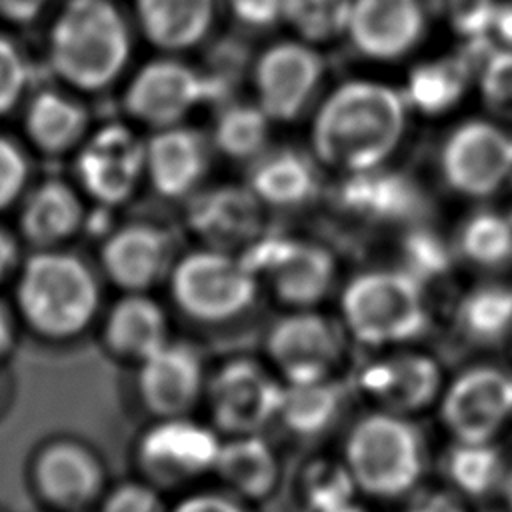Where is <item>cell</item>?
I'll use <instances>...</instances> for the list:
<instances>
[{
  "label": "cell",
  "mask_w": 512,
  "mask_h": 512,
  "mask_svg": "<svg viewBox=\"0 0 512 512\" xmlns=\"http://www.w3.org/2000/svg\"><path fill=\"white\" fill-rule=\"evenodd\" d=\"M408 116L402 88L376 78L344 80L314 108L310 152L342 176L382 168L400 148Z\"/></svg>",
  "instance_id": "1"
},
{
  "label": "cell",
  "mask_w": 512,
  "mask_h": 512,
  "mask_svg": "<svg viewBox=\"0 0 512 512\" xmlns=\"http://www.w3.org/2000/svg\"><path fill=\"white\" fill-rule=\"evenodd\" d=\"M338 454L362 500L400 504L426 484L430 450L416 418L366 408L342 430Z\"/></svg>",
  "instance_id": "2"
},
{
  "label": "cell",
  "mask_w": 512,
  "mask_h": 512,
  "mask_svg": "<svg viewBox=\"0 0 512 512\" xmlns=\"http://www.w3.org/2000/svg\"><path fill=\"white\" fill-rule=\"evenodd\" d=\"M336 316L364 352L422 344L434 326L430 292L398 266L352 274L338 290Z\"/></svg>",
  "instance_id": "3"
},
{
  "label": "cell",
  "mask_w": 512,
  "mask_h": 512,
  "mask_svg": "<svg viewBox=\"0 0 512 512\" xmlns=\"http://www.w3.org/2000/svg\"><path fill=\"white\" fill-rule=\"evenodd\" d=\"M100 282L80 256L38 250L20 268L16 312L40 340L64 344L84 336L100 314Z\"/></svg>",
  "instance_id": "4"
},
{
  "label": "cell",
  "mask_w": 512,
  "mask_h": 512,
  "mask_svg": "<svg viewBox=\"0 0 512 512\" xmlns=\"http://www.w3.org/2000/svg\"><path fill=\"white\" fill-rule=\"evenodd\" d=\"M130 54V32L112 0H68L50 32V64L68 84L110 86Z\"/></svg>",
  "instance_id": "5"
},
{
  "label": "cell",
  "mask_w": 512,
  "mask_h": 512,
  "mask_svg": "<svg viewBox=\"0 0 512 512\" xmlns=\"http://www.w3.org/2000/svg\"><path fill=\"white\" fill-rule=\"evenodd\" d=\"M168 286L178 312L200 326H226L244 318L262 288L238 252L210 246L176 260Z\"/></svg>",
  "instance_id": "6"
},
{
  "label": "cell",
  "mask_w": 512,
  "mask_h": 512,
  "mask_svg": "<svg viewBox=\"0 0 512 512\" xmlns=\"http://www.w3.org/2000/svg\"><path fill=\"white\" fill-rule=\"evenodd\" d=\"M348 378L366 408L418 418L434 412L448 372L432 350L408 344L366 352Z\"/></svg>",
  "instance_id": "7"
},
{
  "label": "cell",
  "mask_w": 512,
  "mask_h": 512,
  "mask_svg": "<svg viewBox=\"0 0 512 512\" xmlns=\"http://www.w3.org/2000/svg\"><path fill=\"white\" fill-rule=\"evenodd\" d=\"M352 342L338 316L320 308L284 310L262 336L260 356L284 384L344 376Z\"/></svg>",
  "instance_id": "8"
},
{
  "label": "cell",
  "mask_w": 512,
  "mask_h": 512,
  "mask_svg": "<svg viewBox=\"0 0 512 512\" xmlns=\"http://www.w3.org/2000/svg\"><path fill=\"white\" fill-rule=\"evenodd\" d=\"M284 382L258 354H232L212 364L202 406L222 436L258 434L276 426Z\"/></svg>",
  "instance_id": "9"
},
{
  "label": "cell",
  "mask_w": 512,
  "mask_h": 512,
  "mask_svg": "<svg viewBox=\"0 0 512 512\" xmlns=\"http://www.w3.org/2000/svg\"><path fill=\"white\" fill-rule=\"evenodd\" d=\"M284 310L320 308L338 284V260L322 244L264 232L238 252Z\"/></svg>",
  "instance_id": "10"
},
{
  "label": "cell",
  "mask_w": 512,
  "mask_h": 512,
  "mask_svg": "<svg viewBox=\"0 0 512 512\" xmlns=\"http://www.w3.org/2000/svg\"><path fill=\"white\" fill-rule=\"evenodd\" d=\"M448 440L500 442L512 432V370L478 360L448 374L434 408Z\"/></svg>",
  "instance_id": "11"
},
{
  "label": "cell",
  "mask_w": 512,
  "mask_h": 512,
  "mask_svg": "<svg viewBox=\"0 0 512 512\" xmlns=\"http://www.w3.org/2000/svg\"><path fill=\"white\" fill-rule=\"evenodd\" d=\"M222 434L194 414L152 418L134 442L138 476L164 492L212 478Z\"/></svg>",
  "instance_id": "12"
},
{
  "label": "cell",
  "mask_w": 512,
  "mask_h": 512,
  "mask_svg": "<svg viewBox=\"0 0 512 512\" xmlns=\"http://www.w3.org/2000/svg\"><path fill=\"white\" fill-rule=\"evenodd\" d=\"M102 456L76 436L40 442L28 460V484L50 512H90L108 488Z\"/></svg>",
  "instance_id": "13"
},
{
  "label": "cell",
  "mask_w": 512,
  "mask_h": 512,
  "mask_svg": "<svg viewBox=\"0 0 512 512\" xmlns=\"http://www.w3.org/2000/svg\"><path fill=\"white\" fill-rule=\"evenodd\" d=\"M438 168L454 194L490 198L502 192L512 174V134L488 118L462 120L442 140Z\"/></svg>",
  "instance_id": "14"
},
{
  "label": "cell",
  "mask_w": 512,
  "mask_h": 512,
  "mask_svg": "<svg viewBox=\"0 0 512 512\" xmlns=\"http://www.w3.org/2000/svg\"><path fill=\"white\" fill-rule=\"evenodd\" d=\"M324 74L326 64L318 46L300 38L276 40L254 60V102L274 124L294 122L312 104Z\"/></svg>",
  "instance_id": "15"
},
{
  "label": "cell",
  "mask_w": 512,
  "mask_h": 512,
  "mask_svg": "<svg viewBox=\"0 0 512 512\" xmlns=\"http://www.w3.org/2000/svg\"><path fill=\"white\" fill-rule=\"evenodd\" d=\"M206 364L198 346L170 338L134 366V392L150 418L184 416L202 406Z\"/></svg>",
  "instance_id": "16"
},
{
  "label": "cell",
  "mask_w": 512,
  "mask_h": 512,
  "mask_svg": "<svg viewBox=\"0 0 512 512\" xmlns=\"http://www.w3.org/2000/svg\"><path fill=\"white\" fill-rule=\"evenodd\" d=\"M426 26V0H352L344 38L366 60L396 62L418 48Z\"/></svg>",
  "instance_id": "17"
},
{
  "label": "cell",
  "mask_w": 512,
  "mask_h": 512,
  "mask_svg": "<svg viewBox=\"0 0 512 512\" xmlns=\"http://www.w3.org/2000/svg\"><path fill=\"white\" fill-rule=\"evenodd\" d=\"M208 100L204 74L174 58L142 66L124 94L126 112L150 126H176L196 104Z\"/></svg>",
  "instance_id": "18"
},
{
  "label": "cell",
  "mask_w": 512,
  "mask_h": 512,
  "mask_svg": "<svg viewBox=\"0 0 512 512\" xmlns=\"http://www.w3.org/2000/svg\"><path fill=\"white\" fill-rule=\"evenodd\" d=\"M76 170L82 186L102 204H120L136 188L146 170V144L126 126L100 128L82 148Z\"/></svg>",
  "instance_id": "19"
},
{
  "label": "cell",
  "mask_w": 512,
  "mask_h": 512,
  "mask_svg": "<svg viewBox=\"0 0 512 512\" xmlns=\"http://www.w3.org/2000/svg\"><path fill=\"white\" fill-rule=\"evenodd\" d=\"M212 478L216 486L256 508L284 488L286 468L278 444L266 432L222 436Z\"/></svg>",
  "instance_id": "20"
},
{
  "label": "cell",
  "mask_w": 512,
  "mask_h": 512,
  "mask_svg": "<svg viewBox=\"0 0 512 512\" xmlns=\"http://www.w3.org/2000/svg\"><path fill=\"white\" fill-rule=\"evenodd\" d=\"M104 274L124 292H146L174 266L172 236L150 222L118 228L100 250Z\"/></svg>",
  "instance_id": "21"
},
{
  "label": "cell",
  "mask_w": 512,
  "mask_h": 512,
  "mask_svg": "<svg viewBox=\"0 0 512 512\" xmlns=\"http://www.w3.org/2000/svg\"><path fill=\"white\" fill-rule=\"evenodd\" d=\"M188 220L210 248L244 250L264 234V204L248 186L224 184L196 194Z\"/></svg>",
  "instance_id": "22"
},
{
  "label": "cell",
  "mask_w": 512,
  "mask_h": 512,
  "mask_svg": "<svg viewBox=\"0 0 512 512\" xmlns=\"http://www.w3.org/2000/svg\"><path fill=\"white\" fill-rule=\"evenodd\" d=\"M452 338L464 348L490 352L512 342V282L484 278L464 288L450 306Z\"/></svg>",
  "instance_id": "23"
},
{
  "label": "cell",
  "mask_w": 512,
  "mask_h": 512,
  "mask_svg": "<svg viewBox=\"0 0 512 512\" xmlns=\"http://www.w3.org/2000/svg\"><path fill=\"white\" fill-rule=\"evenodd\" d=\"M212 140L188 126L160 128L146 144V172L154 190L168 200L190 196L206 178Z\"/></svg>",
  "instance_id": "24"
},
{
  "label": "cell",
  "mask_w": 512,
  "mask_h": 512,
  "mask_svg": "<svg viewBox=\"0 0 512 512\" xmlns=\"http://www.w3.org/2000/svg\"><path fill=\"white\" fill-rule=\"evenodd\" d=\"M352 398L356 396L348 374L284 384L274 428L298 444H316L340 426Z\"/></svg>",
  "instance_id": "25"
},
{
  "label": "cell",
  "mask_w": 512,
  "mask_h": 512,
  "mask_svg": "<svg viewBox=\"0 0 512 512\" xmlns=\"http://www.w3.org/2000/svg\"><path fill=\"white\" fill-rule=\"evenodd\" d=\"M170 338V322L164 308L146 292H126L100 320V342L104 350L112 358L132 366Z\"/></svg>",
  "instance_id": "26"
},
{
  "label": "cell",
  "mask_w": 512,
  "mask_h": 512,
  "mask_svg": "<svg viewBox=\"0 0 512 512\" xmlns=\"http://www.w3.org/2000/svg\"><path fill=\"white\" fill-rule=\"evenodd\" d=\"M320 164L312 152L296 148L266 150L250 162L248 188L264 208L296 210L310 204L322 186Z\"/></svg>",
  "instance_id": "27"
},
{
  "label": "cell",
  "mask_w": 512,
  "mask_h": 512,
  "mask_svg": "<svg viewBox=\"0 0 512 512\" xmlns=\"http://www.w3.org/2000/svg\"><path fill=\"white\" fill-rule=\"evenodd\" d=\"M338 204L354 220L370 224H400L416 214L420 208V196L406 176L382 166L342 176Z\"/></svg>",
  "instance_id": "28"
},
{
  "label": "cell",
  "mask_w": 512,
  "mask_h": 512,
  "mask_svg": "<svg viewBox=\"0 0 512 512\" xmlns=\"http://www.w3.org/2000/svg\"><path fill=\"white\" fill-rule=\"evenodd\" d=\"M508 458L502 442L446 440L436 458L438 482L472 504L498 500Z\"/></svg>",
  "instance_id": "29"
},
{
  "label": "cell",
  "mask_w": 512,
  "mask_h": 512,
  "mask_svg": "<svg viewBox=\"0 0 512 512\" xmlns=\"http://www.w3.org/2000/svg\"><path fill=\"white\" fill-rule=\"evenodd\" d=\"M286 476L290 512H336L362 500L338 450H314Z\"/></svg>",
  "instance_id": "30"
},
{
  "label": "cell",
  "mask_w": 512,
  "mask_h": 512,
  "mask_svg": "<svg viewBox=\"0 0 512 512\" xmlns=\"http://www.w3.org/2000/svg\"><path fill=\"white\" fill-rule=\"evenodd\" d=\"M468 58L470 54H448L418 62L402 86L410 110L424 116H442L454 110L478 74V66Z\"/></svg>",
  "instance_id": "31"
},
{
  "label": "cell",
  "mask_w": 512,
  "mask_h": 512,
  "mask_svg": "<svg viewBox=\"0 0 512 512\" xmlns=\"http://www.w3.org/2000/svg\"><path fill=\"white\" fill-rule=\"evenodd\" d=\"M144 36L162 50L200 44L216 18V0H136Z\"/></svg>",
  "instance_id": "32"
},
{
  "label": "cell",
  "mask_w": 512,
  "mask_h": 512,
  "mask_svg": "<svg viewBox=\"0 0 512 512\" xmlns=\"http://www.w3.org/2000/svg\"><path fill=\"white\" fill-rule=\"evenodd\" d=\"M84 220L76 192L60 182L46 180L26 198L20 212V232L28 244L48 250L74 236Z\"/></svg>",
  "instance_id": "33"
},
{
  "label": "cell",
  "mask_w": 512,
  "mask_h": 512,
  "mask_svg": "<svg viewBox=\"0 0 512 512\" xmlns=\"http://www.w3.org/2000/svg\"><path fill=\"white\" fill-rule=\"evenodd\" d=\"M86 126L84 106L56 90H40L26 108V132L46 154H62L76 146Z\"/></svg>",
  "instance_id": "34"
},
{
  "label": "cell",
  "mask_w": 512,
  "mask_h": 512,
  "mask_svg": "<svg viewBox=\"0 0 512 512\" xmlns=\"http://www.w3.org/2000/svg\"><path fill=\"white\" fill-rule=\"evenodd\" d=\"M458 260L496 276L512 266V222L502 210L470 214L452 240Z\"/></svg>",
  "instance_id": "35"
},
{
  "label": "cell",
  "mask_w": 512,
  "mask_h": 512,
  "mask_svg": "<svg viewBox=\"0 0 512 512\" xmlns=\"http://www.w3.org/2000/svg\"><path fill=\"white\" fill-rule=\"evenodd\" d=\"M272 124L256 102H228L216 118L210 140L224 156L236 162H254L268 150Z\"/></svg>",
  "instance_id": "36"
},
{
  "label": "cell",
  "mask_w": 512,
  "mask_h": 512,
  "mask_svg": "<svg viewBox=\"0 0 512 512\" xmlns=\"http://www.w3.org/2000/svg\"><path fill=\"white\" fill-rule=\"evenodd\" d=\"M352 0H286L284 24L312 46L346 36Z\"/></svg>",
  "instance_id": "37"
},
{
  "label": "cell",
  "mask_w": 512,
  "mask_h": 512,
  "mask_svg": "<svg viewBox=\"0 0 512 512\" xmlns=\"http://www.w3.org/2000/svg\"><path fill=\"white\" fill-rule=\"evenodd\" d=\"M456 260L454 244L444 242L430 230L416 228L402 238L398 268L408 272L430 292L434 284H440L452 274Z\"/></svg>",
  "instance_id": "38"
},
{
  "label": "cell",
  "mask_w": 512,
  "mask_h": 512,
  "mask_svg": "<svg viewBox=\"0 0 512 512\" xmlns=\"http://www.w3.org/2000/svg\"><path fill=\"white\" fill-rule=\"evenodd\" d=\"M476 88L486 110L512 124V50H492L480 64Z\"/></svg>",
  "instance_id": "39"
},
{
  "label": "cell",
  "mask_w": 512,
  "mask_h": 512,
  "mask_svg": "<svg viewBox=\"0 0 512 512\" xmlns=\"http://www.w3.org/2000/svg\"><path fill=\"white\" fill-rule=\"evenodd\" d=\"M498 2L500 0H426V6L448 30L472 42L484 40Z\"/></svg>",
  "instance_id": "40"
},
{
  "label": "cell",
  "mask_w": 512,
  "mask_h": 512,
  "mask_svg": "<svg viewBox=\"0 0 512 512\" xmlns=\"http://www.w3.org/2000/svg\"><path fill=\"white\" fill-rule=\"evenodd\" d=\"M164 490L142 476L108 484L94 512H168Z\"/></svg>",
  "instance_id": "41"
},
{
  "label": "cell",
  "mask_w": 512,
  "mask_h": 512,
  "mask_svg": "<svg viewBox=\"0 0 512 512\" xmlns=\"http://www.w3.org/2000/svg\"><path fill=\"white\" fill-rule=\"evenodd\" d=\"M28 84V64L20 48L0 34V114L14 108Z\"/></svg>",
  "instance_id": "42"
},
{
  "label": "cell",
  "mask_w": 512,
  "mask_h": 512,
  "mask_svg": "<svg viewBox=\"0 0 512 512\" xmlns=\"http://www.w3.org/2000/svg\"><path fill=\"white\" fill-rule=\"evenodd\" d=\"M168 512H254V506L238 500L220 486H200L184 490Z\"/></svg>",
  "instance_id": "43"
},
{
  "label": "cell",
  "mask_w": 512,
  "mask_h": 512,
  "mask_svg": "<svg viewBox=\"0 0 512 512\" xmlns=\"http://www.w3.org/2000/svg\"><path fill=\"white\" fill-rule=\"evenodd\" d=\"M398 512H476V504L444 484H424L400 502Z\"/></svg>",
  "instance_id": "44"
},
{
  "label": "cell",
  "mask_w": 512,
  "mask_h": 512,
  "mask_svg": "<svg viewBox=\"0 0 512 512\" xmlns=\"http://www.w3.org/2000/svg\"><path fill=\"white\" fill-rule=\"evenodd\" d=\"M28 180V160L22 148L0 136V210L8 208L22 192Z\"/></svg>",
  "instance_id": "45"
},
{
  "label": "cell",
  "mask_w": 512,
  "mask_h": 512,
  "mask_svg": "<svg viewBox=\"0 0 512 512\" xmlns=\"http://www.w3.org/2000/svg\"><path fill=\"white\" fill-rule=\"evenodd\" d=\"M228 10L244 28L264 30L284 20L286 0H226Z\"/></svg>",
  "instance_id": "46"
},
{
  "label": "cell",
  "mask_w": 512,
  "mask_h": 512,
  "mask_svg": "<svg viewBox=\"0 0 512 512\" xmlns=\"http://www.w3.org/2000/svg\"><path fill=\"white\" fill-rule=\"evenodd\" d=\"M484 42H490L492 50H512V0L498 2Z\"/></svg>",
  "instance_id": "47"
},
{
  "label": "cell",
  "mask_w": 512,
  "mask_h": 512,
  "mask_svg": "<svg viewBox=\"0 0 512 512\" xmlns=\"http://www.w3.org/2000/svg\"><path fill=\"white\" fill-rule=\"evenodd\" d=\"M48 0H0V16L12 22L34 20Z\"/></svg>",
  "instance_id": "48"
},
{
  "label": "cell",
  "mask_w": 512,
  "mask_h": 512,
  "mask_svg": "<svg viewBox=\"0 0 512 512\" xmlns=\"http://www.w3.org/2000/svg\"><path fill=\"white\" fill-rule=\"evenodd\" d=\"M16 346V318L0 300V366L10 358Z\"/></svg>",
  "instance_id": "49"
},
{
  "label": "cell",
  "mask_w": 512,
  "mask_h": 512,
  "mask_svg": "<svg viewBox=\"0 0 512 512\" xmlns=\"http://www.w3.org/2000/svg\"><path fill=\"white\" fill-rule=\"evenodd\" d=\"M18 266V246L16 240L0 228V282L6 280Z\"/></svg>",
  "instance_id": "50"
},
{
  "label": "cell",
  "mask_w": 512,
  "mask_h": 512,
  "mask_svg": "<svg viewBox=\"0 0 512 512\" xmlns=\"http://www.w3.org/2000/svg\"><path fill=\"white\" fill-rule=\"evenodd\" d=\"M504 512H512V456L508 458V466H506V474L500 486V494L496 500Z\"/></svg>",
  "instance_id": "51"
},
{
  "label": "cell",
  "mask_w": 512,
  "mask_h": 512,
  "mask_svg": "<svg viewBox=\"0 0 512 512\" xmlns=\"http://www.w3.org/2000/svg\"><path fill=\"white\" fill-rule=\"evenodd\" d=\"M502 212L510 218V222H512V174H510V178H508V182H506V186L502 188Z\"/></svg>",
  "instance_id": "52"
},
{
  "label": "cell",
  "mask_w": 512,
  "mask_h": 512,
  "mask_svg": "<svg viewBox=\"0 0 512 512\" xmlns=\"http://www.w3.org/2000/svg\"><path fill=\"white\" fill-rule=\"evenodd\" d=\"M336 512H376V510L370 508L368 504H364V500H356V502H352V504H348V506H344Z\"/></svg>",
  "instance_id": "53"
},
{
  "label": "cell",
  "mask_w": 512,
  "mask_h": 512,
  "mask_svg": "<svg viewBox=\"0 0 512 512\" xmlns=\"http://www.w3.org/2000/svg\"><path fill=\"white\" fill-rule=\"evenodd\" d=\"M2 396H4V376H2V366H0V402H2Z\"/></svg>",
  "instance_id": "54"
}]
</instances>
